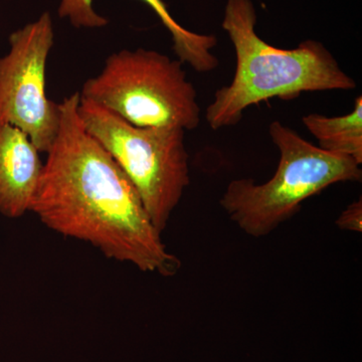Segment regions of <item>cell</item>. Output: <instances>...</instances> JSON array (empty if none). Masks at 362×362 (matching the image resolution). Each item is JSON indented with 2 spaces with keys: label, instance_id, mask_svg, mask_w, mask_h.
I'll return each mask as SVG.
<instances>
[{
  "label": "cell",
  "instance_id": "obj_4",
  "mask_svg": "<svg viewBox=\"0 0 362 362\" xmlns=\"http://www.w3.org/2000/svg\"><path fill=\"white\" fill-rule=\"evenodd\" d=\"M182 65L152 49H121L107 58L99 75L86 81L80 97L136 127L194 130L202 109Z\"/></svg>",
  "mask_w": 362,
  "mask_h": 362
},
{
  "label": "cell",
  "instance_id": "obj_9",
  "mask_svg": "<svg viewBox=\"0 0 362 362\" xmlns=\"http://www.w3.org/2000/svg\"><path fill=\"white\" fill-rule=\"evenodd\" d=\"M318 147L330 153L351 157L362 163V97L354 101V110L344 116L328 117L311 113L302 118Z\"/></svg>",
  "mask_w": 362,
  "mask_h": 362
},
{
  "label": "cell",
  "instance_id": "obj_6",
  "mask_svg": "<svg viewBox=\"0 0 362 362\" xmlns=\"http://www.w3.org/2000/svg\"><path fill=\"white\" fill-rule=\"evenodd\" d=\"M54 40L51 14L9 37L11 49L0 58V123L18 128L40 153H47L58 134L59 103L45 92L47 59Z\"/></svg>",
  "mask_w": 362,
  "mask_h": 362
},
{
  "label": "cell",
  "instance_id": "obj_2",
  "mask_svg": "<svg viewBox=\"0 0 362 362\" xmlns=\"http://www.w3.org/2000/svg\"><path fill=\"white\" fill-rule=\"evenodd\" d=\"M256 25L252 0L226 1L221 26L237 61L232 82L216 90L206 108L211 129L237 125L249 107L274 98L293 100L305 92L356 89V81L322 42L306 40L295 49H279L259 37Z\"/></svg>",
  "mask_w": 362,
  "mask_h": 362
},
{
  "label": "cell",
  "instance_id": "obj_10",
  "mask_svg": "<svg viewBox=\"0 0 362 362\" xmlns=\"http://www.w3.org/2000/svg\"><path fill=\"white\" fill-rule=\"evenodd\" d=\"M340 230H349V232H362V201L352 202L335 221Z\"/></svg>",
  "mask_w": 362,
  "mask_h": 362
},
{
  "label": "cell",
  "instance_id": "obj_3",
  "mask_svg": "<svg viewBox=\"0 0 362 362\" xmlns=\"http://www.w3.org/2000/svg\"><path fill=\"white\" fill-rule=\"evenodd\" d=\"M269 134L280 152L274 175L264 183L252 178L232 180L220 199L228 218L254 238L270 235L306 199L331 185L362 178L361 165L351 157L319 148L280 121L270 124Z\"/></svg>",
  "mask_w": 362,
  "mask_h": 362
},
{
  "label": "cell",
  "instance_id": "obj_7",
  "mask_svg": "<svg viewBox=\"0 0 362 362\" xmlns=\"http://www.w3.org/2000/svg\"><path fill=\"white\" fill-rule=\"evenodd\" d=\"M23 131L0 123V214L21 218L30 211L44 162Z\"/></svg>",
  "mask_w": 362,
  "mask_h": 362
},
{
  "label": "cell",
  "instance_id": "obj_8",
  "mask_svg": "<svg viewBox=\"0 0 362 362\" xmlns=\"http://www.w3.org/2000/svg\"><path fill=\"white\" fill-rule=\"evenodd\" d=\"M156 13L162 25L171 35L173 49L181 63L187 64L197 73H209L218 68L220 61L211 52L218 45L214 35H204L188 30L180 25L169 13L163 0H142ZM59 18H68L77 28H99L108 25V20L96 13L93 0H61Z\"/></svg>",
  "mask_w": 362,
  "mask_h": 362
},
{
  "label": "cell",
  "instance_id": "obj_1",
  "mask_svg": "<svg viewBox=\"0 0 362 362\" xmlns=\"http://www.w3.org/2000/svg\"><path fill=\"white\" fill-rule=\"evenodd\" d=\"M80 93L59 103L61 122L47 151L30 211L54 232L88 243L106 258L171 277L180 259L168 251L134 185L85 129Z\"/></svg>",
  "mask_w": 362,
  "mask_h": 362
},
{
  "label": "cell",
  "instance_id": "obj_5",
  "mask_svg": "<svg viewBox=\"0 0 362 362\" xmlns=\"http://www.w3.org/2000/svg\"><path fill=\"white\" fill-rule=\"evenodd\" d=\"M78 114L85 129L134 185L152 223L163 232L190 183L185 131L136 127L81 97Z\"/></svg>",
  "mask_w": 362,
  "mask_h": 362
}]
</instances>
